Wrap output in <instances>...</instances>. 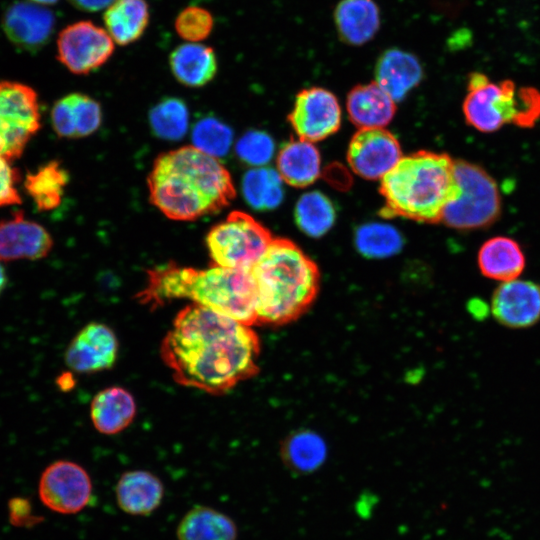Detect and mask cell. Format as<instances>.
Listing matches in <instances>:
<instances>
[{"label": "cell", "instance_id": "obj_17", "mask_svg": "<svg viewBox=\"0 0 540 540\" xmlns=\"http://www.w3.org/2000/svg\"><path fill=\"white\" fill-rule=\"evenodd\" d=\"M55 17L43 5L29 1L16 2L5 12L3 30L7 38L17 47L36 51L51 38Z\"/></svg>", "mask_w": 540, "mask_h": 540}, {"label": "cell", "instance_id": "obj_9", "mask_svg": "<svg viewBox=\"0 0 540 540\" xmlns=\"http://www.w3.org/2000/svg\"><path fill=\"white\" fill-rule=\"evenodd\" d=\"M36 91L16 81H0V155L12 161L23 154L40 129Z\"/></svg>", "mask_w": 540, "mask_h": 540}, {"label": "cell", "instance_id": "obj_35", "mask_svg": "<svg viewBox=\"0 0 540 540\" xmlns=\"http://www.w3.org/2000/svg\"><path fill=\"white\" fill-rule=\"evenodd\" d=\"M232 139L229 126L212 117L201 119L192 130L193 146L215 158L228 152Z\"/></svg>", "mask_w": 540, "mask_h": 540}, {"label": "cell", "instance_id": "obj_28", "mask_svg": "<svg viewBox=\"0 0 540 540\" xmlns=\"http://www.w3.org/2000/svg\"><path fill=\"white\" fill-rule=\"evenodd\" d=\"M149 19L146 0H116L103 15L105 30L120 46L137 41L145 32Z\"/></svg>", "mask_w": 540, "mask_h": 540}, {"label": "cell", "instance_id": "obj_3", "mask_svg": "<svg viewBox=\"0 0 540 540\" xmlns=\"http://www.w3.org/2000/svg\"><path fill=\"white\" fill-rule=\"evenodd\" d=\"M257 291V322H289L314 300L319 287L316 264L295 243L273 239L252 268Z\"/></svg>", "mask_w": 540, "mask_h": 540}, {"label": "cell", "instance_id": "obj_5", "mask_svg": "<svg viewBox=\"0 0 540 540\" xmlns=\"http://www.w3.org/2000/svg\"><path fill=\"white\" fill-rule=\"evenodd\" d=\"M462 110L466 122L483 133L510 123L531 127L540 117V92L531 87L517 89L511 80L493 82L474 72L468 78Z\"/></svg>", "mask_w": 540, "mask_h": 540}, {"label": "cell", "instance_id": "obj_29", "mask_svg": "<svg viewBox=\"0 0 540 540\" xmlns=\"http://www.w3.org/2000/svg\"><path fill=\"white\" fill-rule=\"evenodd\" d=\"M178 540H237L235 522L207 506L189 510L177 527Z\"/></svg>", "mask_w": 540, "mask_h": 540}, {"label": "cell", "instance_id": "obj_21", "mask_svg": "<svg viewBox=\"0 0 540 540\" xmlns=\"http://www.w3.org/2000/svg\"><path fill=\"white\" fill-rule=\"evenodd\" d=\"M477 265L484 277L503 283L518 279L525 269L526 258L516 240L499 235L481 245Z\"/></svg>", "mask_w": 540, "mask_h": 540}, {"label": "cell", "instance_id": "obj_24", "mask_svg": "<svg viewBox=\"0 0 540 540\" xmlns=\"http://www.w3.org/2000/svg\"><path fill=\"white\" fill-rule=\"evenodd\" d=\"M346 108L351 121L360 129L384 128L394 117L395 101L375 82L354 87Z\"/></svg>", "mask_w": 540, "mask_h": 540}, {"label": "cell", "instance_id": "obj_33", "mask_svg": "<svg viewBox=\"0 0 540 540\" xmlns=\"http://www.w3.org/2000/svg\"><path fill=\"white\" fill-rule=\"evenodd\" d=\"M295 222L307 236H324L334 225L335 208L330 199L319 191H309L301 195L294 209Z\"/></svg>", "mask_w": 540, "mask_h": 540}, {"label": "cell", "instance_id": "obj_34", "mask_svg": "<svg viewBox=\"0 0 540 540\" xmlns=\"http://www.w3.org/2000/svg\"><path fill=\"white\" fill-rule=\"evenodd\" d=\"M188 109L176 98L159 102L149 113V123L153 133L163 140L181 139L188 129Z\"/></svg>", "mask_w": 540, "mask_h": 540}, {"label": "cell", "instance_id": "obj_6", "mask_svg": "<svg viewBox=\"0 0 540 540\" xmlns=\"http://www.w3.org/2000/svg\"><path fill=\"white\" fill-rule=\"evenodd\" d=\"M184 299L250 326L257 322L252 270L214 264L202 270L188 267Z\"/></svg>", "mask_w": 540, "mask_h": 540}, {"label": "cell", "instance_id": "obj_4", "mask_svg": "<svg viewBox=\"0 0 540 540\" xmlns=\"http://www.w3.org/2000/svg\"><path fill=\"white\" fill-rule=\"evenodd\" d=\"M454 163L449 155L431 151L402 157L381 179L383 214L426 223L441 221L453 189Z\"/></svg>", "mask_w": 540, "mask_h": 540}, {"label": "cell", "instance_id": "obj_1", "mask_svg": "<svg viewBox=\"0 0 540 540\" xmlns=\"http://www.w3.org/2000/svg\"><path fill=\"white\" fill-rule=\"evenodd\" d=\"M259 351L250 325L194 303L178 312L160 347L175 382L213 395L253 376Z\"/></svg>", "mask_w": 540, "mask_h": 540}, {"label": "cell", "instance_id": "obj_40", "mask_svg": "<svg viewBox=\"0 0 540 540\" xmlns=\"http://www.w3.org/2000/svg\"><path fill=\"white\" fill-rule=\"evenodd\" d=\"M116 0H69L79 10L85 12H97L107 9Z\"/></svg>", "mask_w": 540, "mask_h": 540}, {"label": "cell", "instance_id": "obj_20", "mask_svg": "<svg viewBox=\"0 0 540 540\" xmlns=\"http://www.w3.org/2000/svg\"><path fill=\"white\" fill-rule=\"evenodd\" d=\"M423 78L419 59L399 48L385 50L375 66V83L395 102L403 100Z\"/></svg>", "mask_w": 540, "mask_h": 540}, {"label": "cell", "instance_id": "obj_27", "mask_svg": "<svg viewBox=\"0 0 540 540\" xmlns=\"http://www.w3.org/2000/svg\"><path fill=\"white\" fill-rule=\"evenodd\" d=\"M281 459L285 467L297 475L316 472L327 459L328 447L324 438L311 429H299L288 435L281 444Z\"/></svg>", "mask_w": 540, "mask_h": 540}, {"label": "cell", "instance_id": "obj_41", "mask_svg": "<svg viewBox=\"0 0 540 540\" xmlns=\"http://www.w3.org/2000/svg\"><path fill=\"white\" fill-rule=\"evenodd\" d=\"M58 387L63 391H68L73 388L75 381L71 373H63L56 380Z\"/></svg>", "mask_w": 540, "mask_h": 540}, {"label": "cell", "instance_id": "obj_31", "mask_svg": "<svg viewBox=\"0 0 540 540\" xmlns=\"http://www.w3.org/2000/svg\"><path fill=\"white\" fill-rule=\"evenodd\" d=\"M283 182L277 170L270 167H254L243 176V197L253 209H275L284 199Z\"/></svg>", "mask_w": 540, "mask_h": 540}, {"label": "cell", "instance_id": "obj_7", "mask_svg": "<svg viewBox=\"0 0 540 540\" xmlns=\"http://www.w3.org/2000/svg\"><path fill=\"white\" fill-rule=\"evenodd\" d=\"M500 212V192L492 176L480 165L455 161L453 189L441 221L454 229L474 230L493 224Z\"/></svg>", "mask_w": 540, "mask_h": 540}, {"label": "cell", "instance_id": "obj_2", "mask_svg": "<svg viewBox=\"0 0 540 540\" xmlns=\"http://www.w3.org/2000/svg\"><path fill=\"white\" fill-rule=\"evenodd\" d=\"M147 183L150 202L177 221L215 214L235 197L229 171L217 158L194 146L159 155Z\"/></svg>", "mask_w": 540, "mask_h": 540}, {"label": "cell", "instance_id": "obj_36", "mask_svg": "<svg viewBox=\"0 0 540 540\" xmlns=\"http://www.w3.org/2000/svg\"><path fill=\"white\" fill-rule=\"evenodd\" d=\"M275 143L272 137L264 131H248L236 143V155L251 166L263 167L268 164L275 154Z\"/></svg>", "mask_w": 540, "mask_h": 540}, {"label": "cell", "instance_id": "obj_42", "mask_svg": "<svg viewBox=\"0 0 540 540\" xmlns=\"http://www.w3.org/2000/svg\"><path fill=\"white\" fill-rule=\"evenodd\" d=\"M8 284V275L4 266L0 263V296L6 289Z\"/></svg>", "mask_w": 540, "mask_h": 540}, {"label": "cell", "instance_id": "obj_25", "mask_svg": "<svg viewBox=\"0 0 540 540\" xmlns=\"http://www.w3.org/2000/svg\"><path fill=\"white\" fill-rule=\"evenodd\" d=\"M173 76L188 87H202L217 72L214 49L202 43L187 42L177 46L169 56Z\"/></svg>", "mask_w": 540, "mask_h": 540}, {"label": "cell", "instance_id": "obj_14", "mask_svg": "<svg viewBox=\"0 0 540 540\" xmlns=\"http://www.w3.org/2000/svg\"><path fill=\"white\" fill-rule=\"evenodd\" d=\"M118 340L107 325L92 322L69 343L65 363L74 372L87 374L110 369L118 356Z\"/></svg>", "mask_w": 540, "mask_h": 540}, {"label": "cell", "instance_id": "obj_13", "mask_svg": "<svg viewBox=\"0 0 540 540\" xmlns=\"http://www.w3.org/2000/svg\"><path fill=\"white\" fill-rule=\"evenodd\" d=\"M401 158L398 140L384 128L360 129L352 137L347 154L351 169L368 180L382 179Z\"/></svg>", "mask_w": 540, "mask_h": 540}, {"label": "cell", "instance_id": "obj_23", "mask_svg": "<svg viewBox=\"0 0 540 540\" xmlns=\"http://www.w3.org/2000/svg\"><path fill=\"white\" fill-rule=\"evenodd\" d=\"M136 415V402L123 387H107L98 392L90 406L94 428L104 435H114L126 429Z\"/></svg>", "mask_w": 540, "mask_h": 540}, {"label": "cell", "instance_id": "obj_10", "mask_svg": "<svg viewBox=\"0 0 540 540\" xmlns=\"http://www.w3.org/2000/svg\"><path fill=\"white\" fill-rule=\"evenodd\" d=\"M57 58L73 74H89L104 65L114 52L108 32L91 21L66 26L57 38Z\"/></svg>", "mask_w": 540, "mask_h": 540}, {"label": "cell", "instance_id": "obj_22", "mask_svg": "<svg viewBox=\"0 0 540 540\" xmlns=\"http://www.w3.org/2000/svg\"><path fill=\"white\" fill-rule=\"evenodd\" d=\"M116 500L119 508L129 515L145 516L161 504L164 487L162 481L145 470L127 471L116 485Z\"/></svg>", "mask_w": 540, "mask_h": 540}, {"label": "cell", "instance_id": "obj_37", "mask_svg": "<svg viewBox=\"0 0 540 540\" xmlns=\"http://www.w3.org/2000/svg\"><path fill=\"white\" fill-rule=\"evenodd\" d=\"M174 27L182 39L199 43L211 34L214 19L207 9L200 6H188L178 13Z\"/></svg>", "mask_w": 540, "mask_h": 540}, {"label": "cell", "instance_id": "obj_43", "mask_svg": "<svg viewBox=\"0 0 540 540\" xmlns=\"http://www.w3.org/2000/svg\"><path fill=\"white\" fill-rule=\"evenodd\" d=\"M27 1L44 6V5L55 4L58 0H27Z\"/></svg>", "mask_w": 540, "mask_h": 540}, {"label": "cell", "instance_id": "obj_30", "mask_svg": "<svg viewBox=\"0 0 540 540\" xmlns=\"http://www.w3.org/2000/svg\"><path fill=\"white\" fill-rule=\"evenodd\" d=\"M68 181V172L59 161L52 160L27 173L23 186L39 211H51L61 204Z\"/></svg>", "mask_w": 540, "mask_h": 540}, {"label": "cell", "instance_id": "obj_38", "mask_svg": "<svg viewBox=\"0 0 540 540\" xmlns=\"http://www.w3.org/2000/svg\"><path fill=\"white\" fill-rule=\"evenodd\" d=\"M19 172L10 164V160L0 155V207L22 203L17 189Z\"/></svg>", "mask_w": 540, "mask_h": 540}, {"label": "cell", "instance_id": "obj_15", "mask_svg": "<svg viewBox=\"0 0 540 540\" xmlns=\"http://www.w3.org/2000/svg\"><path fill=\"white\" fill-rule=\"evenodd\" d=\"M495 320L511 329H525L540 321V284L515 279L500 283L491 297Z\"/></svg>", "mask_w": 540, "mask_h": 540}, {"label": "cell", "instance_id": "obj_16", "mask_svg": "<svg viewBox=\"0 0 540 540\" xmlns=\"http://www.w3.org/2000/svg\"><path fill=\"white\" fill-rule=\"evenodd\" d=\"M53 247L50 233L22 211L0 221V262L39 260Z\"/></svg>", "mask_w": 540, "mask_h": 540}, {"label": "cell", "instance_id": "obj_18", "mask_svg": "<svg viewBox=\"0 0 540 540\" xmlns=\"http://www.w3.org/2000/svg\"><path fill=\"white\" fill-rule=\"evenodd\" d=\"M55 133L62 138H82L94 133L102 122L100 104L82 93H71L57 100L51 110Z\"/></svg>", "mask_w": 540, "mask_h": 540}, {"label": "cell", "instance_id": "obj_8", "mask_svg": "<svg viewBox=\"0 0 540 540\" xmlns=\"http://www.w3.org/2000/svg\"><path fill=\"white\" fill-rule=\"evenodd\" d=\"M272 240L270 232L252 216L232 211L209 230L206 246L214 265L252 270Z\"/></svg>", "mask_w": 540, "mask_h": 540}, {"label": "cell", "instance_id": "obj_12", "mask_svg": "<svg viewBox=\"0 0 540 540\" xmlns=\"http://www.w3.org/2000/svg\"><path fill=\"white\" fill-rule=\"evenodd\" d=\"M341 118L337 98L330 91L319 87L302 90L289 116L298 138L313 143L335 133L341 125Z\"/></svg>", "mask_w": 540, "mask_h": 540}, {"label": "cell", "instance_id": "obj_39", "mask_svg": "<svg viewBox=\"0 0 540 540\" xmlns=\"http://www.w3.org/2000/svg\"><path fill=\"white\" fill-rule=\"evenodd\" d=\"M8 514L11 525L16 527L28 528L42 521L41 517L33 514L30 501L23 497L10 499L8 503Z\"/></svg>", "mask_w": 540, "mask_h": 540}, {"label": "cell", "instance_id": "obj_19", "mask_svg": "<svg viewBox=\"0 0 540 540\" xmlns=\"http://www.w3.org/2000/svg\"><path fill=\"white\" fill-rule=\"evenodd\" d=\"M333 22L343 43L362 46L380 30V8L376 0H338L333 9Z\"/></svg>", "mask_w": 540, "mask_h": 540}, {"label": "cell", "instance_id": "obj_11", "mask_svg": "<svg viewBox=\"0 0 540 540\" xmlns=\"http://www.w3.org/2000/svg\"><path fill=\"white\" fill-rule=\"evenodd\" d=\"M38 491L41 502L50 510L74 514L91 501L92 482L81 465L58 460L48 465L41 474Z\"/></svg>", "mask_w": 540, "mask_h": 540}, {"label": "cell", "instance_id": "obj_26", "mask_svg": "<svg viewBox=\"0 0 540 540\" xmlns=\"http://www.w3.org/2000/svg\"><path fill=\"white\" fill-rule=\"evenodd\" d=\"M277 171L293 187L314 183L321 173V158L313 142L296 139L286 143L277 155Z\"/></svg>", "mask_w": 540, "mask_h": 540}, {"label": "cell", "instance_id": "obj_32", "mask_svg": "<svg viewBox=\"0 0 540 540\" xmlns=\"http://www.w3.org/2000/svg\"><path fill=\"white\" fill-rule=\"evenodd\" d=\"M354 244L365 258L386 259L402 250L404 239L400 231L389 223L367 222L356 229Z\"/></svg>", "mask_w": 540, "mask_h": 540}]
</instances>
